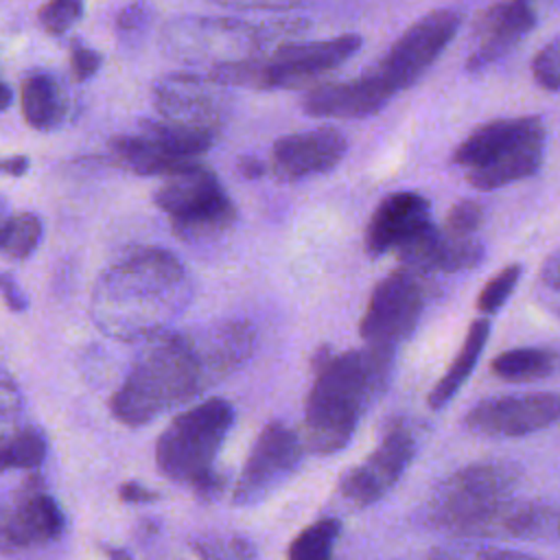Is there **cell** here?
<instances>
[{
    "label": "cell",
    "instance_id": "6da1fadb",
    "mask_svg": "<svg viewBox=\"0 0 560 560\" xmlns=\"http://www.w3.org/2000/svg\"><path fill=\"white\" fill-rule=\"evenodd\" d=\"M256 348L247 322H217L144 341L109 409L127 427L149 424L241 370Z\"/></svg>",
    "mask_w": 560,
    "mask_h": 560
},
{
    "label": "cell",
    "instance_id": "7a4b0ae2",
    "mask_svg": "<svg viewBox=\"0 0 560 560\" xmlns=\"http://www.w3.org/2000/svg\"><path fill=\"white\" fill-rule=\"evenodd\" d=\"M192 293V280L171 252L142 247L98 276L90 317L112 339L149 341L168 332L188 308Z\"/></svg>",
    "mask_w": 560,
    "mask_h": 560
},
{
    "label": "cell",
    "instance_id": "3957f363",
    "mask_svg": "<svg viewBox=\"0 0 560 560\" xmlns=\"http://www.w3.org/2000/svg\"><path fill=\"white\" fill-rule=\"evenodd\" d=\"M396 348L365 343L361 350L315 357V381L306 398L304 440L317 455L341 451L368 407L387 389Z\"/></svg>",
    "mask_w": 560,
    "mask_h": 560
},
{
    "label": "cell",
    "instance_id": "277c9868",
    "mask_svg": "<svg viewBox=\"0 0 560 560\" xmlns=\"http://www.w3.org/2000/svg\"><path fill=\"white\" fill-rule=\"evenodd\" d=\"M232 424L234 409L223 398H206L182 411L155 442L158 470L199 497H214L223 486L214 462Z\"/></svg>",
    "mask_w": 560,
    "mask_h": 560
},
{
    "label": "cell",
    "instance_id": "5b68a950",
    "mask_svg": "<svg viewBox=\"0 0 560 560\" xmlns=\"http://www.w3.org/2000/svg\"><path fill=\"white\" fill-rule=\"evenodd\" d=\"M545 158V125L538 116L497 118L477 127L453 153L466 179L479 190H494L538 173Z\"/></svg>",
    "mask_w": 560,
    "mask_h": 560
},
{
    "label": "cell",
    "instance_id": "8992f818",
    "mask_svg": "<svg viewBox=\"0 0 560 560\" xmlns=\"http://www.w3.org/2000/svg\"><path fill=\"white\" fill-rule=\"evenodd\" d=\"M521 470L510 462H479L446 477L424 505V521L431 527L457 536L470 532L501 503L512 499Z\"/></svg>",
    "mask_w": 560,
    "mask_h": 560
},
{
    "label": "cell",
    "instance_id": "52a82bcc",
    "mask_svg": "<svg viewBox=\"0 0 560 560\" xmlns=\"http://www.w3.org/2000/svg\"><path fill=\"white\" fill-rule=\"evenodd\" d=\"M153 201L168 214L173 232L184 241L217 238L236 221V208L219 177L199 162L164 177Z\"/></svg>",
    "mask_w": 560,
    "mask_h": 560
},
{
    "label": "cell",
    "instance_id": "ba28073f",
    "mask_svg": "<svg viewBox=\"0 0 560 560\" xmlns=\"http://www.w3.org/2000/svg\"><path fill=\"white\" fill-rule=\"evenodd\" d=\"M287 24L254 26L230 18H192L168 24L164 33L166 48L188 61L217 57V63L252 59L265 50L282 33H293ZM214 63V66H217Z\"/></svg>",
    "mask_w": 560,
    "mask_h": 560
},
{
    "label": "cell",
    "instance_id": "9c48e42d",
    "mask_svg": "<svg viewBox=\"0 0 560 560\" xmlns=\"http://www.w3.org/2000/svg\"><path fill=\"white\" fill-rule=\"evenodd\" d=\"M418 431L398 418L387 424L378 446L339 479L335 499L343 510H363L387 494L418 453Z\"/></svg>",
    "mask_w": 560,
    "mask_h": 560
},
{
    "label": "cell",
    "instance_id": "30bf717a",
    "mask_svg": "<svg viewBox=\"0 0 560 560\" xmlns=\"http://www.w3.org/2000/svg\"><path fill=\"white\" fill-rule=\"evenodd\" d=\"M422 276L402 265L374 287L359 324L365 343L396 348L413 332L424 306Z\"/></svg>",
    "mask_w": 560,
    "mask_h": 560
},
{
    "label": "cell",
    "instance_id": "8fae6325",
    "mask_svg": "<svg viewBox=\"0 0 560 560\" xmlns=\"http://www.w3.org/2000/svg\"><path fill=\"white\" fill-rule=\"evenodd\" d=\"M462 18L457 11L438 9L411 24L374 66L394 92L411 88L451 44Z\"/></svg>",
    "mask_w": 560,
    "mask_h": 560
},
{
    "label": "cell",
    "instance_id": "7c38bea8",
    "mask_svg": "<svg viewBox=\"0 0 560 560\" xmlns=\"http://www.w3.org/2000/svg\"><path fill=\"white\" fill-rule=\"evenodd\" d=\"M302 453L304 446L300 442V435L291 427L282 422L267 424L258 433L236 479L232 492L234 505L243 508L265 501L295 472Z\"/></svg>",
    "mask_w": 560,
    "mask_h": 560
},
{
    "label": "cell",
    "instance_id": "4fadbf2b",
    "mask_svg": "<svg viewBox=\"0 0 560 560\" xmlns=\"http://www.w3.org/2000/svg\"><path fill=\"white\" fill-rule=\"evenodd\" d=\"M361 44L354 33L322 42H287L262 59L265 90L306 88L350 59Z\"/></svg>",
    "mask_w": 560,
    "mask_h": 560
},
{
    "label": "cell",
    "instance_id": "5bb4252c",
    "mask_svg": "<svg viewBox=\"0 0 560 560\" xmlns=\"http://www.w3.org/2000/svg\"><path fill=\"white\" fill-rule=\"evenodd\" d=\"M560 418L558 394L499 396L477 402L464 418V424L488 438H521L553 424Z\"/></svg>",
    "mask_w": 560,
    "mask_h": 560
},
{
    "label": "cell",
    "instance_id": "9a60e30c",
    "mask_svg": "<svg viewBox=\"0 0 560 560\" xmlns=\"http://www.w3.org/2000/svg\"><path fill=\"white\" fill-rule=\"evenodd\" d=\"M66 532V516L59 503L46 492L39 477H28L2 516L4 551L24 549L57 540Z\"/></svg>",
    "mask_w": 560,
    "mask_h": 560
},
{
    "label": "cell",
    "instance_id": "2e32d148",
    "mask_svg": "<svg viewBox=\"0 0 560 560\" xmlns=\"http://www.w3.org/2000/svg\"><path fill=\"white\" fill-rule=\"evenodd\" d=\"M348 151V140L339 129L319 127L276 140L269 168L280 182H300L335 168Z\"/></svg>",
    "mask_w": 560,
    "mask_h": 560
},
{
    "label": "cell",
    "instance_id": "e0dca14e",
    "mask_svg": "<svg viewBox=\"0 0 560 560\" xmlns=\"http://www.w3.org/2000/svg\"><path fill=\"white\" fill-rule=\"evenodd\" d=\"M540 0H501L483 11L475 28V48L466 59L468 72H481L505 57L538 22Z\"/></svg>",
    "mask_w": 560,
    "mask_h": 560
},
{
    "label": "cell",
    "instance_id": "ac0fdd59",
    "mask_svg": "<svg viewBox=\"0 0 560 560\" xmlns=\"http://www.w3.org/2000/svg\"><path fill=\"white\" fill-rule=\"evenodd\" d=\"M217 85L212 79L168 74L153 85V103L168 120L217 131L225 116V101Z\"/></svg>",
    "mask_w": 560,
    "mask_h": 560
},
{
    "label": "cell",
    "instance_id": "d6986e66",
    "mask_svg": "<svg viewBox=\"0 0 560 560\" xmlns=\"http://www.w3.org/2000/svg\"><path fill=\"white\" fill-rule=\"evenodd\" d=\"M394 94L389 83L372 68V72L357 79L313 88L302 98V112L313 118H365L381 112Z\"/></svg>",
    "mask_w": 560,
    "mask_h": 560
},
{
    "label": "cell",
    "instance_id": "ffe728a7",
    "mask_svg": "<svg viewBox=\"0 0 560 560\" xmlns=\"http://www.w3.org/2000/svg\"><path fill=\"white\" fill-rule=\"evenodd\" d=\"M396 252L402 265L418 273L464 271L477 267L483 258V245L477 236H457L444 228H435L433 223L411 236Z\"/></svg>",
    "mask_w": 560,
    "mask_h": 560
},
{
    "label": "cell",
    "instance_id": "44dd1931",
    "mask_svg": "<svg viewBox=\"0 0 560 560\" xmlns=\"http://www.w3.org/2000/svg\"><path fill=\"white\" fill-rule=\"evenodd\" d=\"M431 223V206L420 192L400 190L385 197L365 230V249L374 256L398 249Z\"/></svg>",
    "mask_w": 560,
    "mask_h": 560
},
{
    "label": "cell",
    "instance_id": "7402d4cb",
    "mask_svg": "<svg viewBox=\"0 0 560 560\" xmlns=\"http://www.w3.org/2000/svg\"><path fill=\"white\" fill-rule=\"evenodd\" d=\"M470 536L549 542L560 538V510L549 503L508 499L494 512H490L470 532Z\"/></svg>",
    "mask_w": 560,
    "mask_h": 560
},
{
    "label": "cell",
    "instance_id": "603a6c76",
    "mask_svg": "<svg viewBox=\"0 0 560 560\" xmlns=\"http://www.w3.org/2000/svg\"><path fill=\"white\" fill-rule=\"evenodd\" d=\"M20 107L24 120L37 131H52L68 116V101L57 81L46 72H33L22 81Z\"/></svg>",
    "mask_w": 560,
    "mask_h": 560
},
{
    "label": "cell",
    "instance_id": "cb8c5ba5",
    "mask_svg": "<svg viewBox=\"0 0 560 560\" xmlns=\"http://www.w3.org/2000/svg\"><path fill=\"white\" fill-rule=\"evenodd\" d=\"M490 335V324L488 319H475L466 332V339L457 352V357L453 359V363L448 365V370L444 372V376L435 383V387L429 394V407L431 409H440L444 407L457 392L459 387L466 383V378L470 376L472 368L477 365V359L483 352V346L488 341Z\"/></svg>",
    "mask_w": 560,
    "mask_h": 560
},
{
    "label": "cell",
    "instance_id": "d4e9b609",
    "mask_svg": "<svg viewBox=\"0 0 560 560\" xmlns=\"http://www.w3.org/2000/svg\"><path fill=\"white\" fill-rule=\"evenodd\" d=\"M560 357L545 348H512L492 361V372L503 381H538L558 370Z\"/></svg>",
    "mask_w": 560,
    "mask_h": 560
},
{
    "label": "cell",
    "instance_id": "484cf974",
    "mask_svg": "<svg viewBox=\"0 0 560 560\" xmlns=\"http://www.w3.org/2000/svg\"><path fill=\"white\" fill-rule=\"evenodd\" d=\"M341 532V521L326 516L302 529L291 547L289 560H332V549Z\"/></svg>",
    "mask_w": 560,
    "mask_h": 560
},
{
    "label": "cell",
    "instance_id": "4316f807",
    "mask_svg": "<svg viewBox=\"0 0 560 560\" xmlns=\"http://www.w3.org/2000/svg\"><path fill=\"white\" fill-rule=\"evenodd\" d=\"M46 438L35 427L18 429L13 435H4L2 442V468H35L46 459Z\"/></svg>",
    "mask_w": 560,
    "mask_h": 560
},
{
    "label": "cell",
    "instance_id": "83f0119b",
    "mask_svg": "<svg viewBox=\"0 0 560 560\" xmlns=\"http://www.w3.org/2000/svg\"><path fill=\"white\" fill-rule=\"evenodd\" d=\"M42 238V221L33 212H20L2 223L0 247L7 258L22 260L35 252Z\"/></svg>",
    "mask_w": 560,
    "mask_h": 560
},
{
    "label": "cell",
    "instance_id": "f1b7e54d",
    "mask_svg": "<svg viewBox=\"0 0 560 560\" xmlns=\"http://www.w3.org/2000/svg\"><path fill=\"white\" fill-rule=\"evenodd\" d=\"M197 560H256V545L247 536H201L190 540Z\"/></svg>",
    "mask_w": 560,
    "mask_h": 560
},
{
    "label": "cell",
    "instance_id": "f546056e",
    "mask_svg": "<svg viewBox=\"0 0 560 560\" xmlns=\"http://www.w3.org/2000/svg\"><path fill=\"white\" fill-rule=\"evenodd\" d=\"M83 15V0H46L37 11V22L48 35H63Z\"/></svg>",
    "mask_w": 560,
    "mask_h": 560
},
{
    "label": "cell",
    "instance_id": "4dcf8cb0",
    "mask_svg": "<svg viewBox=\"0 0 560 560\" xmlns=\"http://www.w3.org/2000/svg\"><path fill=\"white\" fill-rule=\"evenodd\" d=\"M521 271H523L521 265H508L505 269H501V271L483 287V291L479 293V298H477V308H479L481 313H486V315L497 313V311L505 304V300L512 295L516 282L521 280Z\"/></svg>",
    "mask_w": 560,
    "mask_h": 560
},
{
    "label": "cell",
    "instance_id": "1f68e13d",
    "mask_svg": "<svg viewBox=\"0 0 560 560\" xmlns=\"http://www.w3.org/2000/svg\"><path fill=\"white\" fill-rule=\"evenodd\" d=\"M429 560H536L532 556L499 549V547H486V545H446L438 547L429 553Z\"/></svg>",
    "mask_w": 560,
    "mask_h": 560
},
{
    "label": "cell",
    "instance_id": "d6a6232c",
    "mask_svg": "<svg viewBox=\"0 0 560 560\" xmlns=\"http://www.w3.org/2000/svg\"><path fill=\"white\" fill-rule=\"evenodd\" d=\"M532 74L545 90H560V33L547 42L532 61Z\"/></svg>",
    "mask_w": 560,
    "mask_h": 560
},
{
    "label": "cell",
    "instance_id": "836d02e7",
    "mask_svg": "<svg viewBox=\"0 0 560 560\" xmlns=\"http://www.w3.org/2000/svg\"><path fill=\"white\" fill-rule=\"evenodd\" d=\"M483 223V208L481 203L472 201V199H462L457 201L446 219H444V230L457 236H475L477 230Z\"/></svg>",
    "mask_w": 560,
    "mask_h": 560
},
{
    "label": "cell",
    "instance_id": "e575fe53",
    "mask_svg": "<svg viewBox=\"0 0 560 560\" xmlns=\"http://www.w3.org/2000/svg\"><path fill=\"white\" fill-rule=\"evenodd\" d=\"M101 63H103V57L96 50L81 44H74L70 48V74L77 83L92 79L101 68Z\"/></svg>",
    "mask_w": 560,
    "mask_h": 560
},
{
    "label": "cell",
    "instance_id": "d590c367",
    "mask_svg": "<svg viewBox=\"0 0 560 560\" xmlns=\"http://www.w3.org/2000/svg\"><path fill=\"white\" fill-rule=\"evenodd\" d=\"M151 7L147 2H131L129 7H125L118 18H116V28L122 35H133V33H142L149 22H151Z\"/></svg>",
    "mask_w": 560,
    "mask_h": 560
},
{
    "label": "cell",
    "instance_id": "8d00e7d4",
    "mask_svg": "<svg viewBox=\"0 0 560 560\" xmlns=\"http://www.w3.org/2000/svg\"><path fill=\"white\" fill-rule=\"evenodd\" d=\"M2 298L11 311H24L28 304L26 295L22 293L18 282L11 278V273H2Z\"/></svg>",
    "mask_w": 560,
    "mask_h": 560
},
{
    "label": "cell",
    "instance_id": "74e56055",
    "mask_svg": "<svg viewBox=\"0 0 560 560\" xmlns=\"http://www.w3.org/2000/svg\"><path fill=\"white\" fill-rule=\"evenodd\" d=\"M118 497L125 501V503H151L158 499V494L149 488H144L142 483H136V481H127L118 488Z\"/></svg>",
    "mask_w": 560,
    "mask_h": 560
},
{
    "label": "cell",
    "instance_id": "f35d334b",
    "mask_svg": "<svg viewBox=\"0 0 560 560\" xmlns=\"http://www.w3.org/2000/svg\"><path fill=\"white\" fill-rule=\"evenodd\" d=\"M540 280H542L549 289L560 291V249L553 252V254L545 260V265H542V269H540Z\"/></svg>",
    "mask_w": 560,
    "mask_h": 560
},
{
    "label": "cell",
    "instance_id": "ab89813d",
    "mask_svg": "<svg viewBox=\"0 0 560 560\" xmlns=\"http://www.w3.org/2000/svg\"><path fill=\"white\" fill-rule=\"evenodd\" d=\"M236 171H238L241 177L256 179V177H260V175L265 173V164H262L258 158L247 155V158H241V160L236 162Z\"/></svg>",
    "mask_w": 560,
    "mask_h": 560
},
{
    "label": "cell",
    "instance_id": "60d3db41",
    "mask_svg": "<svg viewBox=\"0 0 560 560\" xmlns=\"http://www.w3.org/2000/svg\"><path fill=\"white\" fill-rule=\"evenodd\" d=\"M2 171L7 175H13V177H20L28 171V158L26 155H11L2 162Z\"/></svg>",
    "mask_w": 560,
    "mask_h": 560
},
{
    "label": "cell",
    "instance_id": "b9f144b4",
    "mask_svg": "<svg viewBox=\"0 0 560 560\" xmlns=\"http://www.w3.org/2000/svg\"><path fill=\"white\" fill-rule=\"evenodd\" d=\"M103 551L109 560H131V553L120 549V547H112V545H103Z\"/></svg>",
    "mask_w": 560,
    "mask_h": 560
},
{
    "label": "cell",
    "instance_id": "7bdbcfd3",
    "mask_svg": "<svg viewBox=\"0 0 560 560\" xmlns=\"http://www.w3.org/2000/svg\"><path fill=\"white\" fill-rule=\"evenodd\" d=\"M0 105H2V109H7L11 105V88H9V83L2 85V103Z\"/></svg>",
    "mask_w": 560,
    "mask_h": 560
}]
</instances>
